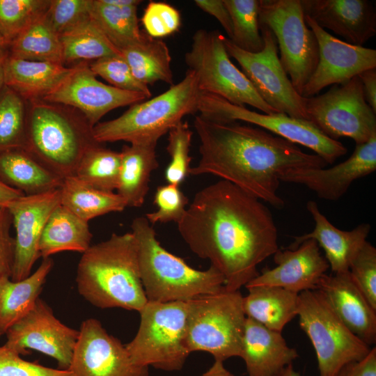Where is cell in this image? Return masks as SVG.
Segmentation results:
<instances>
[{
    "mask_svg": "<svg viewBox=\"0 0 376 376\" xmlns=\"http://www.w3.org/2000/svg\"><path fill=\"white\" fill-rule=\"evenodd\" d=\"M120 159V152L98 143L85 152L73 176L96 189L114 192L118 185Z\"/></svg>",
    "mask_w": 376,
    "mask_h": 376,
    "instance_id": "cell-37",
    "label": "cell"
},
{
    "mask_svg": "<svg viewBox=\"0 0 376 376\" xmlns=\"http://www.w3.org/2000/svg\"><path fill=\"white\" fill-rule=\"evenodd\" d=\"M243 297L246 318L265 327L282 332L285 326L297 316L299 294L275 286H251Z\"/></svg>",
    "mask_w": 376,
    "mask_h": 376,
    "instance_id": "cell-29",
    "label": "cell"
},
{
    "mask_svg": "<svg viewBox=\"0 0 376 376\" xmlns=\"http://www.w3.org/2000/svg\"><path fill=\"white\" fill-rule=\"evenodd\" d=\"M8 52L10 56L20 59L63 64L60 38L44 15L10 42Z\"/></svg>",
    "mask_w": 376,
    "mask_h": 376,
    "instance_id": "cell-36",
    "label": "cell"
},
{
    "mask_svg": "<svg viewBox=\"0 0 376 376\" xmlns=\"http://www.w3.org/2000/svg\"><path fill=\"white\" fill-rule=\"evenodd\" d=\"M133 76L149 86L157 81L173 85L171 56L167 45L145 31L140 40L119 49Z\"/></svg>",
    "mask_w": 376,
    "mask_h": 376,
    "instance_id": "cell-32",
    "label": "cell"
},
{
    "mask_svg": "<svg viewBox=\"0 0 376 376\" xmlns=\"http://www.w3.org/2000/svg\"><path fill=\"white\" fill-rule=\"evenodd\" d=\"M242 300L240 290L224 287L217 293L187 301L185 343L189 352H206L223 362L240 357L246 318Z\"/></svg>",
    "mask_w": 376,
    "mask_h": 376,
    "instance_id": "cell-7",
    "label": "cell"
},
{
    "mask_svg": "<svg viewBox=\"0 0 376 376\" xmlns=\"http://www.w3.org/2000/svg\"><path fill=\"white\" fill-rule=\"evenodd\" d=\"M138 6L117 7L102 0H92L90 17L108 39L118 49L140 40Z\"/></svg>",
    "mask_w": 376,
    "mask_h": 376,
    "instance_id": "cell-35",
    "label": "cell"
},
{
    "mask_svg": "<svg viewBox=\"0 0 376 376\" xmlns=\"http://www.w3.org/2000/svg\"><path fill=\"white\" fill-rule=\"evenodd\" d=\"M194 127L201 157L189 175L217 176L277 208L284 205L278 194L282 175L327 164L296 144L236 120H214L198 115Z\"/></svg>",
    "mask_w": 376,
    "mask_h": 376,
    "instance_id": "cell-2",
    "label": "cell"
},
{
    "mask_svg": "<svg viewBox=\"0 0 376 376\" xmlns=\"http://www.w3.org/2000/svg\"><path fill=\"white\" fill-rule=\"evenodd\" d=\"M60 189L61 204L87 222L110 212H121L127 207L117 193L96 189L74 176L64 178Z\"/></svg>",
    "mask_w": 376,
    "mask_h": 376,
    "instance_id": "cell-34",
    "label": "cell"
},
{
    "mask_svg": "<svg viewBox=\"0 0 376 376\" xmlns=\"http://www.w3.org/2000/svg\"><path fill=\"white\" fill-rule=\"evenodd\" d=\"M306 98L308 120L329 138L347 137L358 145L376 134V113L365 99L359 76Z\"/></svg>",
    "mask_w": 376,
    "mask_h": 376,
    "instance_id": "cell-13",
    "label": "cell"
},
{
    "mask_svg": "<svg viewBox=\"0 0 376 376\" xmlns=\"http://www.w3.org/2000/svg\"><path fill=\"white\" fill-rule=\"evenodd\" d=\"M264 41L263 49L251 53L241 49L227 37L224 43L230 57L240 65L261 98L277 113L308 120L306 97L293 86L278 56V45L272 31L259 26Z\"/></svg>",
    "mask_w": 376,
    "mask_h": 376,
    "instance_id": "cell-14",
    "label": "cell"
},
{
    "mask_svg": "<svg viewBox=\"0 0 376 376\" xmlns=\"http://www.w3.org/2000/svg\"><path fill=\"white\" fill-rule=\"evenodd\" d=\"M92 0H50L44 19L60 36L90 17Z\"/></svg>",
    "mask_w": 376,
    "mask_h": 376,
    "instance_id": "cell-43",
    "label": "cell"
},
{
    "mask_svg": "<svg viewBox=\"0 0 376 376\" xmlns=\"http://www.w3.org/2000/svg\"><path fill=\"white\" fill-rule=\"evenodd\" d=\"M131 229L137 244L140 276L148 301L187 302L224 288V278L214 267L194 269L164 249L145 217L134 219Z\"/></svg>",
    "mask_w": 376,
    "mask_h": 376,
    "instance_id": "cell-5",
    "label": "cell"
},
{
    "mask_svg": "<svg viewBox=\"0 0 376 376\" xmlns=\"http://www.w3.org/2000/svg\"><path fill=\"white\" fill-rule=\"evenodd\" d=\"M52 267L53 260L49 257L42 258L36 271L21 281H13L8 276L0 277L1 335L33 308Z\"/></svg>",
    "mask_w": 376,
    "mask_h": 376,
    "instance_id": "cell-30",
    "label": "cell"
},
{
    "mask_svg": "<svg viewBox=\"0 0 376 376\" xmlns=\"http://www.w3.org/2000/svg\"><path fill=\"white\" fill-rule=\"evenodd\" d=\"M141 22L149 36L159 39L178 31L181 17L179 11L171 5L150 1L144 10Z\"/></svg>",
    "mask_w": 376,
    "mask_h": 376,
    "instance_id": "cell-46",
    "label": "cell"
},
{
    "mask_svg": "<svg viewBox=\"0 0 376 376\" xmlns=\"http://www.w3.org/2000/svg\"><path fill=\"white\" fill-rule=\"evenodd\" d=\"M157 143L148 142L123 146L116 193L127 207H139L144 203L152 173L159 166Z\"/></svg>",
    "mask_w": 376,
    "mask_h": 376,
    "instance_id": "cell-27",
    "label": "cell"
},
{
    "mask_svg": "<svg viewBox=\"0 0 376 376\" xmlns=\"http://www.w3.org/2000/svg\"><path fill=\"white\" fill-rule=\"evenodd\" d=\"M8 49V44L5 41L0 33V50Z\"/></svg>",
    "mask_w": 376,
    "mask_h": 376,
    "instance_id": "cell-57",
    "label": "cell"
},
{
    "mask_svg": "<svg viewBox=\"0 0 376 376\" xmlns=\"http://www.w3.org/2000/svg\"><path fill=\"white\" fill-rule=\"evenodd\" d=\"M358 76L363 86L365 99L376 113V68L366 70Z\"/></svg>",
    "mask_w": 376,
    "mask_h": 376,
    "instance_id": "cell-51",
    "label": "cell"
},
{
    "mask_svg": "<svg viewBox=\"0 0 376 376\" xmlns=\"http://www.w3.org/2000/svg\"><path fill=\"white\" fill-rule=\"evenodd\" d=\"M103 3L117 7L138 6L142 1L139 0H102Z\"/></svg>",
    "mask_w": 376,
    "mask_h": 376,
    "instance_id": "cell-54",
    "label": "cell"
},
{
    "mask_svg": "<svg viewBox=\"0 0 376 376\" xmlns=\"http://www.w3.org/2000/svg\"><path fill=\"white\" fill-rule=\"evenodd\" d=\"M50 0H0V33L9 45L45 13Z\"/></svg>",
    "mask_w": 376,
    "mask_h": 376,
    "instance_id": "cell-40",
    "label": "cell"
},
{
    "mask_svg": "<svg viewBox=\"0 0 376 376\" xmlns=\"http://www.w3.org/2000/svg\"><path fill=\"white\" fill-rule=\"evenodd\" d=\"M219 31L197 30L190 49L185 55L188 70L192 71L201 92L224 98L235 105L246 104L263 113H279L258 95L253 86L230 61Z\"/></svg>",
    "mask_w": 376,
    "mask_h": 376,
    "instance_id": "cell-9",
    "label": "cell"
},
{
    "mask_svg": "<svg viewBox=\"0 0 376 376\" xmlns=\"http://www.w3.org/2000/svg\"><path fill=\"white\" fill-rule=\"evenodd\" d=\"M134 338L125 345L132 362L165 371L181 370L190 353L187 349V302L148 301L139 312Z\"/></svg>",
    "mask_w": 376,
    "mask_h": 376,
    "instance_id": "cell-8",
    "label": "cell"
},
{
    "mask_svg": "<svg viewBox=\"0 0 376 376\" xmlns=\"http://www.w3.org/2000/svg\"><path fill=\"white\" fill-rule=\"evenodd\" d=\"M299 357L281 332L246 318L240 357L249 376H275Z\"/></svg>",
    "mask_w": 376,
    "mask_h": 376,
    "instance_id": "cell-25",
    "label": "cell"
},
{
    "mask_svg": "<svg viewBox=\"0 0 376 376\" xmlns=\"http://www.w3.org/2000/svg\"><path fill=\"white\" fill-rule=\"evenodd\" d=\"M4 345L19 355L33 350L54 358L68 370L79 331L63 324L40 297L33 308L6 332Z\"/></svg>",
    "mask_w": 376,
    "mask_h": 376,
    "instance_id": "cell-15",
    "label": "cell"
},
{
    "mask_svg": "<svg viewBox=\"0 0 376 376\" xmlns=\"http://www.w3.org/2000/svg\"><path fill=\"white\" fill-rule=\"evenodd\" d=\"M318 43L319 59L301 95L313 97L331 85H342L363 71L376 68V50L343 41L304 15Z\"/></svg>",
    "mask_w": 376,
    "mask_h": 376,
    "instance_id": "cell-18",
    "label": "cell"
},
{
    "mask_svg": "<svg viewBox=\"0 0 376 376\" xmlns=\"http://www.w3.org/2000/svg\"><path fill=\"white\" fill-rule=\"evenodd\" d=\"M336 376H376L375 347L362 359L343 366Z\"/></svg>",
    "mask_w": 376,
    "mask_h": 376,
    "instance_id": "cell-50",
    "label": "cell"
},
{
    "mask_svg": "<svg viewBox=\"0 0 376 376\" xmlns=\"http://www.w3.org/2000/svg\"><path fill=\"white\" fill-rule=\"evenodd\" d=\"M177 225L190 250L223 275L228 290L256 278L258 265L279 249L269 209L224 180L198 191Z\"/></svg>",
    "mask_w": 376,
    "mask_h": 376,
    "instance_id": "cell-1",
    "label": "cell"
},
{
    "mask_svg": "<svg viewBox=\"0 0 376 376\" xmlns=\"http://www.w3.org/2000/svg\"><path fill=\"white\" fill-rule=\"evenodd\" d=\"M93 127L78 110L37 99L26 101L22 148L48 171L73 176L85 152L100 143Z\"/></svg>",
    "mask_w": 376,
    "mask_h": 376,
    "instance_id": "cell-4",
    "label": "cell"
},
{
    "mask_svg": "<svg viewBox=\"0 0 376 376\" xmlns=\"http://www.w3.org/2000/svg\"><path fill=\"white\" fill-rule=\"evenodd\" d=\"M79 293L100 308L139 312L147 303L132 232L113 233L82 253L76 276Z\"/></svg>",
    "mask_w": 376,
    "mask_h": 376,
    "instance_id": "cell-3",
    "label": "cell"
},
{
    "mask_svg": "<svg viewBox=\"0 0 376 376\" xmlns=\"http://www.w3.org/2000/svg\"><path fill=\"white\" fill-rule=\"evenodd\" d=\"M306 209L315 221L314 229L308 233L294 237V241L288 249H295L304 241L314 240L323 249L324 258L333 274L348 271L352 259L367 241L370 225L363 223L351 230H342L327 219L315 201H308Z\"/></svg>",
    "mask_w": 376,
    "mask_h": 376,
    "instance_id": "cell-24",
    "label": "cell"
},
{
    "mask_svg": "<svg viewBox=\"0 0 376 376\" xmlns=\"http://www.w3.org/2000/svg\"><path fill=\"white\" fill-rule=\"evenodd\" d=\"M275 376H301L297 371H296L292 364L287 366L280 373Z\"/></svg>",
    "mask_w": 376,
    "mask_h": 376,
    "instance_id": "cell-56",
    "label": "cell"
},
{
    "mask_svg": "<svg viewBox=\"0 0 376 376\" xmlns=\"http://www.w3.org/2000/svg\"><path fill=\"white\" fill-rule=\"evenodd\" d=\"M146 98L143 93L118 89L100 81L88 64L81 63L75 65L74 70L42 100L78 110L94 127L108 112Z\"/></svg>",
    "mask_w": 376,
    "mask_h": 376,
    "instance_id": "cell-17",
    "label": "cell"
},
{
    "mask_svg": "<svg viewBox=\"0 0 376 376\" xmlns=\"http://www.w3.org/2000/svg\"><path fill=\"white\" fill-rule=\"evenodd\" d=\"M300 328L314 348L320 376H336L345 365L364 358L370 346L354 334L318 290L299 294Z\"/></svg>",
    "mask_w": 376,
    "mask_h": 376,
    "instance_id": "cell-10",
    "label": "cell"
},
{
    "mask_svg": "<svg viewBox=\"0 0 376 376\" xmlns=\"http://www.w3.org/2000/svg\"><path fill=\"white\" fill-rule=\"evenodd\" d=\"M63 64L73 67L111 56H121L91 17L60 36Z\"/></svg>",
    "mask_w": 376,
    "mask_h": 376,
    "instance_id": "cell-33",
    "label": "cell"
},
{
    "mask_svg": "<svg viewBox=\"0 0 376 376\" xmlns=\"http://www.w3.org/2000/svg\"><path fill=\"white\" fill-rule=\"evenodd\" d=\"M23 196L24 194L22 191L11 188L0 181V205H6Z\"/></svg>",
    "mask_w": 376,
    "mask_h": 376,
    "instance_id": "cell-52",
    "label": "cell"
},
{
    "mask_svg": "<svg viewBox=\"0 0 376 376\" xmlns=\"http://www.w3.org/2000/svg\"><path fill=\"white\" fill-rule=\"evenodd\" d=\"M12 216L6 205H0V277L10 278L15 239L10 234Z\"/></svg>",
    "mask_w": 376,
    "mask_h": 376,
    "instance_id": "cell-48",
    "label": "cell"
},
{
    "mask_svg": "<svg viewBox=\"0 0 376 376\" xmlns=\"http://www.w3.org/2000/svg\"><path fill=\"white\" fill-rule=\"evenodd\" d=\"M349 273L370 306L376 311V249L366 241L352 259Z\"/></svg>",
    "mask_w": 376,
    "mask_h": 376,
    "instance_id": "cell-44",
    "label": "cell"
},
{
    "mask_svg": "<svg viewBox=\"0 0 376 376\" xmlns=\"http://www.w3.org/2000/svg\"><path fill=\"white\" fill-rule=\"evenodd\" d=\"M0 376H74L68 370L52 368L24 360L4 345L0 347Z\"/></svg>",
    "mask_w": 376,
    "mask_h": 376,
    "instance_id": "cell-47",
    "label": "cell"
},
{
    "mask_svg": "<svg viewBox=\"0 0 376 376\" xmlns=\"http://www.w3.org/2000/svg\"><path fill=\"white\" fill-rule=\"evenodd\" d=\"M230 14L233 34L231 42L242 50L257 53L264 47L260 33V0H223Z\"/></svg>",
    "mask_w": 376,
    "mask_h": 376,
    "instance_id": "cell-38",
    "label": "cell"
},
{
    "mask_svg": "<svg viewBox=\"0 0 376 376\" xmlns=\"http://www.w3.org/2000/svg\"><path fill=\"white\" fill-rule=\"evenodd\" d=\"M153 202L157 210L145 216L151 225L172 221L178 223L183 217L189 201L179 185L167 183L157 187Z\"/></svg>",
    "mask_w": 376,
    "mask_h": 376,
    "instance_id": "cell-45",
    "label": "cell"
},
{
    "mask_svg": "<svg viewBox=\"0 0 376 376\" xmlns=\"http://www.w3.org/2000/svg\"><path fill=\"white\" fill-rule=\"evenodd\" d=\"M91 70L118 89L141 93L148 98L152 95L149 87L139 82L121 56L103 58L88 64Z\"/></svg>",
    "mask_w": 376,
    "mask_h": 376,
    "instance_id": "cell-42",
    "label": "cell"
},
{
    "mask_svg": "<svg viewBox=\"0 0 376 376\" xmlns=\"http://www.w3.org/2000/svg\"><path fill=\"white\" fill-rule=\"evenodd\" d=\"M376 170V134L362 144L356 145L352 155L345 161L325 169L291 170L281 175V182L306 186L317 196L327 201L340 198L357 179Z\"/></svg>",
    "mask_w": 376,
    "mask_h": 376,
    "instance_id": "cell-20",
    "label": "cell"
},
{
    "mask_svg": "<svg viewBox=\"0 0 376 376\" xmlns=\"http://www.w3.org/2000/svg\"><path fill=\"white\" fill-rule=\"evenodd\" d=\"M276 267L265 268L245 287L275 286L299 294L317 290L320 278L329 268L314 240L301 242L295 249H280L273 255Z\"/></svg>",
    "mask_w": 376,
    "mask_h": 376,
    "instance_id": "cell-21",
    "label": "cell"
},
{
    "mask_svg": "<svg viewBox=\"0 0 376 376\" xmlns=\"http://www.w3.org/2000/svg\"><path fill=\"white\" fill-rule=\"evenodd\" d=\"M201 94L194 73L187 70L180 81L164 93L130 105L114 119L96 124L93 137L102 144L119 141L157 143L185 116L198 112Z\"/></svg>",
    "mask_w": 376,
    "mask_h": 376,
    "instance_id": "cell-6",
    "label": "cell"
},
{
    "mask_svg": "<svg viewBox=\"0 0 376 376\" xmlns=\"http://www.w3.org/2000/svg\"><path fill=\"white\" fill-rule=\"evenodd\" d=\"M9 54L8 49L0 50V93L5 84L4 64Z\"/></svg>",
    "mask_w": 376,
    "mask_h": 376,
    "instance_id": "cell-55",
    "label": "cell"
},
{
    "mask_svg": "<svg viewBox=\"0 0 376 376\" xmlns=\"http://www.w3.org/2000/svg\"><path fill=\"white\" fill-rule=\"evenodd\" d=\"M92 237L88 222L60 204L42 230L38 246L40 257L65 251L83 253L91 246Z\"/></svg>",
    "mask_w": 376,
    "mask_h": 376,
    "instance_id": "cell-31",
    "label": "cell"
},
{
    "mask_svg": "<svg viewBox=\"0 0 376 376\" xmlns=\"http://www.w3.org/2000/svg\"><path fill=\"white\" fill-rule=\"evenodd\" d=\"M26 100L5 86L0 93V151L22 148Z\"/></svg>",
    "mask_w": 376,
    "mask_h": 376,
    "instance_id": "cell-39",
    "label": "cell"
},
{
    "mask_svg": "<svg viewBox=\"0 0 376 376\" xmlns=\"http://www.w3.org/2000/svg\"><path fill=\"white\" fill-rule=\"evenodd\" d=\"M61 204V189L23 196L6 206L13 219L16 235L10 279L19 281L31 274L40 258L38 246L42 230L54 210Z\"/></svg>",
    "mask_w": 376,
    "mask_h": 376,
    "instance_id": "cell-19",
    "label": "cell"
},
{
    "mask_svg": "<svg viewBox=\"0 0 376 376\" xmlns=\"http://www.w3.org/2000/svg\"><path fill=\"white\" fill-rule=\"evenodd\" d=\"M166 151L170 162L164 176L168 184L179 185L189 175L191 157L189 155L193 132L187 122L182 121L168 132Z\"/></svg>",
    "mask_w": 376,
    "mask_h": 376,
    "instance_id": "cell-41",
    "label": "cell"
},
{
    "mask_svg": "<svg viewBox=\"0 0 376 376\" xmlns=\"http://www.w3.org/2000/svg\"><path fill=\"white\" fill-rule=\"evenodd\" d=\"M68 370L74 376H148L149 368L134 364L125 345L95 318L82 322Z\"/></svg>",
    "mask_w": 376,
    "mask_h": 376,
    "instance_id": "cell-16",
    "label": "cell"
},
{
    "mask_svg": "<svg viewBox=\"0 0 376 376\" xmlns=\"http://www.w3.org/2000/svg\"><path fill=\"white\" fill-rule=\"evenodd\" d=\"M74 68L60 63L20 59L8 54L4 64L5 84L26 101L43 99Z\"/></svg>",
    "mask_w": 376,
    "mask_h": 376,
    "instance_id": "cell-26",
    "label": "cell"
},
{
    "mask_svg": "<svg viewBox=\"0 0 376 376\" xmlns=\"http://www.w3.org/2000/svg\"><path fill=\"white\" fill-rule=\"evenodd\" d=\"M201 376H234V375L225 368L223 361L214 360L212 366Z\"/></svg>",
    "mask_w": 376,
    "mask_h": 376,
    "instance_id": "cell-53",
    "label": "cell"
},
{
    "mask_svg": "<svg viewBox=\"0 0 376 376\" xmlns=\"http://www.w3.org/2000/svg\"><path fill=\"white\" fill-rule=\"evenodd\" d=\"M198 111L199 115L214 120H241L259 126L294 144L311 149L327 164H333L347 152L340 141L329 138L308 120L283 113H260L210 93L201 92Z\"/></svg>",
    "mask_w": 376,
    "mask_h": 376,
    "instance_id": "cell-12",
    "label": "cell"
},
{
    "mask_svg": "<svg viewBox=\"0 0 376 376\" xmlns=\"http://www.w3.org/2000/svg\"><path fill=\"white\" fill-rule=\"evenodd\" d=\"M317 290L345 326L369 346L376 341V311L351 278L349 271L320 278Z\"/></svg>",
    "mask_w": 376,
    "mask_h": 376,
    "instance_id": "cell-23",
    "label": "cell"
},
{
    "mask_svg": "<svg viewBox=\"0 0 376 376\" xmlns=\"http://www.w3.org/2000/svg\"><path fill=\"white\" fill-rule=\"evenodd\" d=\"M1 336V334H0V336Z\"/></svg>",
    "mask_w": 376,
    "mask_h": 376,
    "instance_id": "cell-58",
    "label": "cell"
},
{
    "mask_svg": "<svg viewBox=\"0 0 376 376\" xmlns=\"http://www.w3.org/2000/svg\"><path fill=\"white\" fill-rule=\"evenodd\" d=\"M194 3L202 10L215 17L230 39L233 26L230 14L223 0H195Z\"/></svg>",
    "mask_w": 376,
    "mask_h": 376,
    "instance_id": "cell-49",
    "label": "cell"
},
{
    "mask_svg": "<svg viewBox=\"0 0 376 376\" xmlns=\"http://www.w3.org/2000/svg\"><path fill=\"white\" fill-rule=\"evenodd\" d=\"M0 181L31 196L60 189L63 179L42 166L22 148H15L0 151Z\"/></svg>",
    "mask_w": 376,
    "mask_h": 376,
    "instance_id": "cell-28",
    "label": "cell"
},
{
    "mask_svg": "<svg viewBox=\"0 0 376 376\" xmlns=\"http://www.w3.org/2000/svg\"><path fill=\"white\" fill-rule=\"evenodd\" d=\"M304 15L320 27L363 46L376 34V10L368 0H299Z\"/></svg>",
    "mask_w": 376,
    "mask_h": 376,
    "instance_id": "cell-22",
    "label": "cell"
},
{
    "mask_svg": "<svg viewBox=\"0 0 376 376\" xmlns=\"http://www.w3.org/2000/svg\"><path fill=\"white\" fill-rule=\"evenodd\" d=\"M259 26L269 28L280 52V61L301 95L319 59L316 37L307 26L299 0H260Z\"/></svg>",
    "mask_w": 376,
    "mask_h": 376,
    "instance_id": "cell-11",
    "label": "cell"
}]
</instances>
